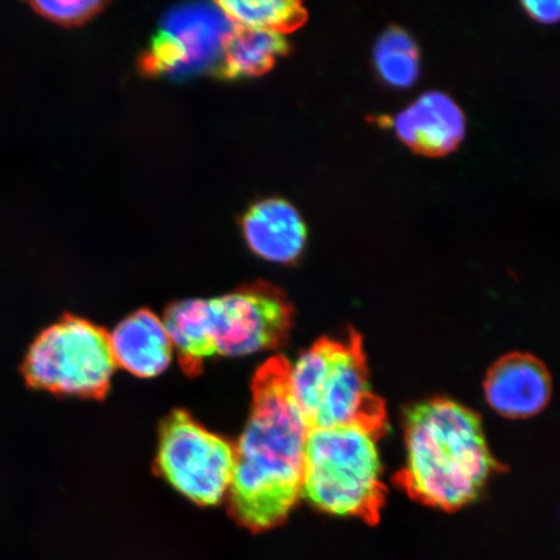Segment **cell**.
<instances>
[{"label": "cell", "mask_w": 560, "mask_h": 560, "mask_svg": "<svg viewBox=\"0 0 560 560\" xmlns=\"http://www.w3.org/2000/svg\"><path fill=\"white\" fill-rule=\"evenodd\" d=\"M290 365L280 355L258 369L249 420L235 447L231 511L254 530L282 524L301 499L310 427L291 396Z\"/></svg>", "instance_id": "cell-1"}, {"label": "cell", "mask_w": 560, "mask_h": 560, "mask_svg": "<svg viewBox=\"0 0 560 560\" xmlns=\"http://www.w3.org/2000/svg\"><path fill=\"white\" fill-rule=\"evenodd\" d=\"M405 445L396 485L425 506L455 511L470 505L503 470L489 451L479 415L446 398L408 411Z\"/></svg>", "instance_id": "cell-2"}, {"label": "cell", "mask_w": 560, "mask_h": 560, "mask_svg": "<svg viewBox=\"0 0 560 560\" xmlns=\"http://www.w3.org/2000/svg\"><path fill=\"white\" fill-rule=\"evenodd\" d=\"M385 431L363 423L310 430L301 497L322 513L380 522L385 486L377 443Z\"/></svg>", "instance_id": "cell-3"}, {"label": "cell", "mask_w": 560, "mask_h": 560, "mask_svg": "<svg viewBox=\"0 0 560 560\" xmlns=\"http://www.w3.org/2000/svg\"><path fill=\"white\" fill-rule=\"evenodd\" d=\"M289 387L310 430L363 423L387 429V410L374 395L361 335L320 339L290 365Z\"/></svg>", "instance_id": "cell-4"}, {"label": "cell", "mask_w": 560, "mask_h": 560, "mask_svg": "<svg viewBox=\"0 0 560 560\" xmlns=\"http://www.w3.org/2000/svg\"><path fill=\"white\" fill-rule=\"evenodd\" d=\"M116 366L109 335L89 320L68 315L35 339L23 374L32 388L102 398Z\"/></svg>", "instance_id": "cell-5"}, {"label": "cell", "mask_w": 560, "mask_h": 560, "mask_svg": "<svg viewBox=\"0 0 560 560\" xmlns=\"http://www.w3.org/2000/svg\"><path fill=\"white\" fill-rule=\"evenodd\" d=\"M158 468L187 499L213 506L229 492L235 447L177 410L161 427Z\"/></svg>", "instance_id": "cell-6"}, {"label": "cell", "mask_w": 560, "mask_h": 560, "mask_svg": "<svg viewBox=\"0 0 560 560\" xmlns=\"http://www.w3.org/2000/svg\"><path fill=\"white\" fill-rule=\"evenodd\" d=\"M202 310L212 357L248 355L282 346L293 322L284 293L265 282L202 300Z\"/></svg>", "instance_id": "cell-7"}, {"label": "cell", "mask_w": 560, "mask_h": 560, "mask_svg": "<svg viewBox=\"0 0 560 560\" xmlns=\"http://www.w3.org/2000/svg\"><path fill=\"white\" fill-rule=\"evenodd\" d=\"M233 27L215 4L177 7L165 16L139 67L153 77L186 75L215 68Z\"/></svg>", "instance_id": "cell-8"}, {"label": "cell", "mask_w": 560, "mask_h": 560, "mask_svg": "<svg viewBox=\"0 0 560 560\" xmlns=\"http://www.w3.org/2000/svg\"><path fill=\"white\" fill-rule=\"evenodd\" d=\"M490 408L510 419L530 418L542 411L551 397V377L536 357L513 353L489 370L485 383Z\"/></svg>", "instance_id": "cell-9"}, {"label": "cell", "mask_w": 560, "mask_h": 560, "mask_svg": "<svg viewBox=\"0 0 560 560\" xmlns=\"http://www.w3.org/2000/svg\"><path fill=\"white\" fill-rule=\"evenodd\" d=\"M401 142L419 155L439 158L457 150L466 135V118L451 96L427 93L394 121Z\"/></svg>", "instance_id": "cell-10"}, {"label": "cell", "mask_w": 560, "mask_h": 560, "mask_svg": "<svg viewBox=\"0 0 560 560\" xmlns=\"http://www.w3.org/2000/svg\"><path fill=\"white\" fill-rule=\"evenodd\" d=\"M242 230L250 250L266 261L291 264L305 248L307 230L303 217L283 199L256 202L243 215Z\"/></svg>", "instance_id": "cell-11"}, {"label": "cell", "mask_w": 560, "mask_h": 560, "mask_svg": "<svg viewBox=\"0 0 560 560\" xmlns=\"http://www.w3.org/2000/svg\"><path fill=\"white\" fill-rule=\"evenodd\" d=\"M116 365L140 377L164 373L172 361V342L163 320L151 311L132 313L109 335Z\"/></svg>", "instance_id": "cell-12"}, {"label": "cell", "mask_w": 560, "mask_h": 560, "mask_svg": "<svg viewBox=\"0 0 560 560\" xmlns=\"http://www.w3.org/2000/svg\"><path fill=\"white\" fill-rule=\"evenodd\" d=\"M289 52V42L282 34L234 25L213 73L223 80L262 75Z\"/></svg>", "instance_id": "cell-13"}, {"label": "cell", "mask_w": 560, "mask_h": 560, "mask_svg": "<svg viewBox=\"0 0 560 560\" xmlns=\"http://www.w3.org/2000/svg\"><path fill=\"white\" fill-rule=\"evenodd\" d=\"M214 4L233 25L277 34L295 32L307 20L304 4L296 0H225Z\"/></svg>", "instance_id": "cell-14"}, {"label": "cell", "mask_w": 560, "mask_h": 560, "mask_svg": "<svg viewBox=\"0 0 560 560\" xmlns=\"http://www.w3.org/2000/svg\"><path fill=\"white\" fill-rule=\"evenodd\" d=\"M377 73L385 83L410 88L419 75V48L408 32L394 26L377 39L374 50Z\"/></svg>", "instance_id": "cell-15"}, {"label": "cell", "mask_w": 560, "mask_h": 560, "mask_svg": "<svg viewBox=\"0 0 560 560\" xmlns=\"http://www.w3.org/2000/svg\"><path fill=\"white\" fill-rule=\"evenodd\" d=\"M107 3L100 0H74V2H55V0H37L32 9L42 18L62 26H79L101 13Z\"/></svg>", "instance_id": "cell-16"}, {"label": "cell", "mask_w": 560, "mask_h": 560, "mask_svg": "<svg viewBox=\"0 0 560 560\" xmlns=\"http://www.w3.org/2000/svg\"><path fill=\"white\" fill-rule=\"evenodd\" d=\"M524 10L538 23L552 24L559 20V2H529L523 3Z\"/></svg>", "instance_id": "cell-17"}]
</instances>
